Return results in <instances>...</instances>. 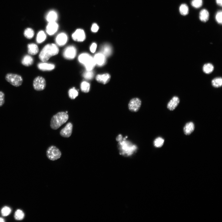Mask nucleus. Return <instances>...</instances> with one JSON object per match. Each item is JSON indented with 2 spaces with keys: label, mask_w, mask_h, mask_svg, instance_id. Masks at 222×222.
<instances>
[{
  "label": "nucleus",
  "mask_w": 222,
  "mask_h": 222,
  "mask_svg": "<svg viewBox=\"0 0 222 222\" xmlns=\"http://www.w3.org/2000/svg\"><path fill=\"white\" fill-rule=\"evenodd\" d=\"M59 49L58 46L54 44L46 45L43 48L39 55L40 60L45 62L47 61L53 56L58 54Z\"/></svg>",
  "instance_id": "1"
},
{
  "label": "nucleus",
  "mask_w": 222,
  "mask_h": 222,
  "mask_svg": "<svg viewBox=\"0 0 222 222\" xmlns=\"http://www.w3.org/2000/svg\"><path fill=\"white\" fill-rule=\"evenodd\" d=\"M69 116L66 112H60L54 116L51 119L50 126L54 130L57 129L68 120Z\"/></svg>",
  "instance_id": "2"
},
{
  "label": "nucleus",
  "mask_w": 222,
  "mask_h": 222,
  "mask_svg": "<svg viewBox=\"0 0 222 222\" xmlns=\"http://www.w3.org/2000/svg\"><path fill=\"white\" fill-rule=\"evenodd\" d=\"M126 138L123 139V141L120 142L118 144L119 148L120 150V153L122 155L125 157H129L132 155L135 152L137 147L129 142L126 141Z\"/></svg>",
  "instance_id": "3"
},
{
  "label": "nucleus",
  "mask_w": 222,
  "mask_h": 222,
  "mask_svg": "<svg viewBox=\"0 0 222 222\" xmlns=\"http://www.w3.org/2000/svg\"><path fill=\"white\" fill-rule=\"evenodd\" d=\"M78 60L81 63L84 65L87 71L92 70L96 65L94 58L87 53L81 54L79 56Z\"/></svg>",
  "instance_id": "4"
},
{
  "label": "nucleus",
  "mask_w": 222,
  "mask_h": 222,
  "mask_svg": "<svg viewBox=\"0 0 222 222\" xmlns=\"http://www.w3.org/2000/svg\"><path fill=\"white\" fill-rule=\"evenodd\" d=\"M5 78L10 84L16 87L21 86L23 81L22 76L13 73L7 74L5 77Z\"/></svg>",
  "instance_id": "5"
},
{
  "label": "nucleus",
  "mask_w": 222,
  "mask_h": 222,
  "mask_svg": "<svg viewBox=\"0 0 222 222\" xmlns=\"http://www.w3.org/2000/svg\"><path fill=\"white\" fill-rule=\"evenodd\" d=\"M46 154L48 158L52 161H55L59 159L61 156V153L59 150L54 146L49 148L46 152Z\"/></svg>",
  "instance_id": "6"
},
{
  "label": "nucleus",
  "mask_w": 222,
  "mask_h": 222,
  "mask_svg": "<svg viewBox=\"0 0 222 222\" xmlns=\"http://www.w3.org/2000/svg\"><path fill=\"white\" fill-rule=\"evenodd\" d=\"M141 104L142 102L138 98H133L129 103L128 109L131 112H136L140 109Z\"/></svg>",
  "instance_id": "7"
},
{
  "label": "nucleus",
  "mask_w": 222,
  "mask_h": 222,
  "mask_svg": "<svg viewBox=\"0 0 222 222\" xmlns=\"http://www.w3.org/2000/svg\"><path fill=\"white\" fill-rule=\"evenodd\" d=\"M46 86V81L43 77L38 76L35 79L33 82L34 89L37 91L44 90Z\"/></svg>",
  "instance_id": "8"
},
{
  "label": "nucleus",
  "mask_w": 222,
  "mask_h": 222,
  "mask_svg": "<svg viewBox=\"0 0 222 222\" xmlns=\"http://www.w3.org/2000/svg\"><path fill=\"white\" fill-rule=\"evenodd\" d=\"M77 54V50L74 46H70L64 50L63 55L66 59L72 60L75 58Z\"/></svg>",
  "instance_id": "9"
},
{
  "label": "nucleus",
  "mask_w": 222,
  "mask_h": 222,
  "mask_svg": "<svg viewBox=\"0 0 222 222\" xmlns=\"http://www.w3.org/2000/svg\"><path fill=\"white\" fill-rule=\"evenodd\" d=\"M72 38L76 42H83L86 39V34L84 31L81 29H77L72 34Z\"/></svg>",
  "instance_id": "10"
},
{
  "label": "nucleus",
  "mask_w": 222,
  "mask_h": 222,
  "mask_svg": "<svg viewBox=\"0 0 222 222\" xmlns=\"http://www.w3.org/2000/svg\"><path fill=\"white\" fill-rule=\"evenodd\" d=\"M180 102V100L179 97L177 96H174L168 103L167 109L170 111H174L178 106Z\"/></svg>",
  "instance_id": "11"
},
{
  "label": "nucleus",
  "mask_w": 222,
  "mask_h": 222,
  "mask_svg": "<svg viewBox=\"0 0 222 222\" xmlns=\"http://www.w3.org/2000/svg\"><path fill=\"white\" fill-rule=\"evenodd\" d=\"M73 127L72 124L70 122L68 123L60 132L61 136L65 138L70 137L72 133Z\"/></svg>",
  "instance_id": "12"
},
{
  "label": "nucleus",
  "mask_w": 222,
  "mask_h": 222,
  "mask_svg": "<svg viewBox=\"0 0 222 222\" xmlns=\"http://www.w3.org/2000/svg\"><path fill=\"white\" fill-rule=\"evenodd\" d=\"M68 35L65 33H62L59 34L56 38V42L57 44L60 46L64 45L68 42Z\"/></svg>",
  "instance_id": "13"
},
{
  "label": "nucleus",
  "mask_w": 222,
  "mask_h": 222,
  "mask_svg": "<svg viewBox=\"0 0 222 222\" xmlns=\"http://www.w3.org/2000/svg\"><path fill=\"white\" fill-rule=\"evenodd\" d=\"M58 29V25L56 22H49L46 28V32L49 35L56 33Z\"/></svg>",
  "instance_id": "14"
},
{
  "label": "nucleus",
  "mask_w": 222,
  "mask_h": 222,
  "mask_svg": "<svg viewBox=\"0 0 222 222\" xmlns=\"http://www.w3.org/2000/svg\"><path fill=\"white\" fill-rule=\"evenodd\" d=\"M195 125L192 122H187L183 128V132L185 135L189 136L194 131Z\"/></svg>",
  "instance_id": "15"
},
{
  "label": "nucleus",
  "mask_w": 222,
  "mask_h": 222,
  "mask_svg": "<svg viewBox=\"0 0 222 222\" xmlns=\"http://www.w3.org/2000/svg\"><path fill=\"white\" fill-rule=\"evenodd\" d=\"M209 18V14L208 10L204 9L201 10L199 14V19L201 22H207Z\"/></svg>",
  "instance_id": "16"
},
{
  "label": "nucleus",
  "mask_w": 222,
  "mask_h": 222,
  "mask_svg": "<svg viewBox=\"0 0 222 222\" xmlns=\"http://www.w3.org/2000/svg\"><path fill=\"white\" fill-rule=\"evenodd\" d=\"M38 66L39 70L43 71L52 70L55 68L54 64L45 63H39Z\"/></svg>",
  "instance_id": "17"
},
{
  "label": "nucleus",
  "mask_w": 222,
  "mask_h": 222,
  "mask_svg": "<svg viewBox=\"0 0 222 222\" xmlns=\"http://www.w3.org/2000/svg\"><path fill=\"white\" fill-rule=\"evenodd\" d=\"M96 79L98 82L105 84L109 81L111 79V76L108 74L102 75H98L97 76Z\"/></svg>",
  "instance_id": "18"
},
{
  "label": "nucleus",
  "mask_w": 222,
  "mask_h": 222,
  "mask_svg": "<svg viewBox=\"0 0 222 222\" xmlns=\"http://www.w3.org/2000/svg\"><path fill=\"white\" fill-rule=\"evenodd\" d=\"M96 64L101 66L104 65L105 63V56L101 53L96 54L94 58Z\"/></svg>",
  "instance_id": "19"
},
{
  "label": "nucleus",
  "mask_w": 222,
  "mask_h": 222,
  "mask_svg": "<svg viewBox=\"0 0 222 222\" xmlns=\"http://www.w3.org/2000/svg\"><path fill=\"white\" fill-rule=\"evenodd\" d=\"M28 53L31 55H35L39 52V49L37 45L34 44H30L28 45Z\"/></svg>",
  "instance_id": "20"
},
{
  "label": "nucleus",
  "mask_w": 222,
  "mask_h": 222,
  "mask_svg": "<svg viewBox=\"0 0 222 222\" xmlns=\"http://www.w3.org/2000/svg\"><path fill=\"white\" fill-rule=\"evenodd\" d=\"M46 18L49 22H56L58 18V14L54 11H50L46 15Z\"/></svg>",
  "instance_id": "21"
},
{
  "label": "nucleus",
  "mask_w": 222,
  "mask_h": 222,
  "mask_svg": "<svg viewBox=\"0 0 222 222\" xmlns=\"http://www.w3.org/2000/svg\"><path fill=\"white\" fill-rule=\"evenodd\" d=\"M34 63L33 58L32 56L29 55L25 56L22 61V64L26 66H29L32 65Z\"/></svg>",
  "instance_id": "22"
},
{
  "label": "nucleus",
  "mask_w": 222,
  "mask_h": 222,
  "mask_svg": "<svg viewBox=\"0 0 222 222\" xmlns=\"http://www.w3.org/2000/svg\"><path fill=\"white\" fill-rule=\"evenodd\" d=\"M214 69V66L211 63L205 64L203 68V70L206 74H210L212 73Z\"/></svg>",
  "instance_id": "23"
},
{
  "label": "nucleus",
  "mask_w": 222,
  "mask_h": 222,
  "mask_svg": "<svg viewBox=\"0 0 222 222\" xmlns=\"http://www.w3.org/2000/svg\"><path fill=\"white\" fill-rule=\"evenodd\" d=\"M179 12L183 16L188 15L189 12L188 6L186 4L183 3L180 5L179 8Z\"/></svg>",
  "instance_id": "24"
},
{
  "label": "nucleus",
  "mask_w": 222,
  "mask_h": 222,
  "mask_svg": "<svg viewBox=\"0 0 222 222\" xmlns=\"http://www.w3.org/2000/svg\"><path fill=\"white\" fill-rule=\"evenodd\" d=\"M212 85L215 88H219L222 85V79L221 77H216L211 81Z\"/></svg>",
  "instance_id": "25"
},
{
  "label": "nucleus",
  "mask_w": 222,
  "mask_h": 222,
  "mask_svg": "<svg viewBox=\"0 0 222 222\" xmlns=\"http://www.w3.org/2000/svg\"><path fill=\"white\" fill-rule=\"evenodd\" d=\"M164 139L161 137H158L154 139L153 142L154 146L156 148H161L164 145Z\"/></svg>",
  "instance_id": "26"
},
{
  "label": "nucleus",
  "mask_w": 222,
  "mask_h": 222,
  "mask_svg": "<svg viewBox=\"0 0 222 222\" xmlns=\"http://www.w3.org/2000/svg\"><path fill=\"white\" fill-rule=\"evenodd\" d=\"M46 35L43 31H40L38 33L36 38L37 42L38 44L42 43L45 40Z\"/></svg>",
  "instance_id": "27"
},
{
  "label": "nucleus",
  "mask_w": 222,
  "mask_h": 222,
  "mask_svg": "<svg viewBox=\"0 0 222 222\" xmlns=\"http://www.w3.org/2000/svg\"><path fill=\"white\" fill-rule=\"evenodd\" d=\"M102 51V54L105 56H108L110 55L112 52L111 46L109 45H105L103 46Z\"/></svg>",
  "instance_id": "28"
},
{
  "label": "nucleus",
  "mask_w": 222,
  "mask_h": 222,
  "mask_svg": "<svg viewBox=\"0 0 222 222\" xmlns=\"http://www.w3.org/2000/svg\"><path fill=\"white\" fill-rule=\"evenodd\" d=\"M24 35L25 37L28 39H31L34 37V32L33 29L28 28L24 31Z\"/></svg>",
  "instance_id": "29"
},
{
  "label": "nucleus",
  "mask_w": 222,
  "mask_h": 222,
  "mask_svg": "<svg viewBox=\"0 0 222 222\" xmlns=\"http://www.w3.org/2000/svg\"><path fill=\"white\" fill-rule=\"evenodd\" d=\"M90 85L89 83L87 82H82L81 85V90L84 93H88L90 90Z\"/></svg>",
  "instance_id": "30"
},
{
  "label": "nucleus",
  "mask_w": 222,
  "mask_h": 222,
  "mask_svg": "<svg viewBox=\"0 0 222 222\" xmlns=\"http://www.w3.org/2000/svg\"><path fill=\"white\" fill-rule=\"evenodd\" d=\"M203 4V0H192L191 4L194 8L198 9L202 6Z\"/></svg>",
  "instance_id": "31"
},
{
  "label": "nucleus",
  "mask_w": 222,
  "mask_h": 222,
  "mask_svg": "<svg viewBox=\"0 0 222 222\" xmlns=\"http://www.w3.org/2000/svg\"><path fill=\"white\" fill-rule=\"evenodd\" d=\"M24 216V214L22 210L18 209L15 212L14 215V217L15 219L21 220L23 219Z\"/></svg>",
  "instance_id": "32"
},
{
  "label": "nucleus",
  "mask_w": 222,
  "mask_h": 222,
  "mask_svg": "<svg viewBox=\"0 0 222 222\" xmlns=\"http://www.w3.org/2000/svg\"><path fill=\"white\" fill-rule=\"evenodd\" d=\"M69 95L71 99H75V98L78 96L79 95V92L74 87L73 88L70 89L68 92Z\"/></svg>",
  "instance_id": "33"
},
{
  "label": "nucleus",
  "mask_w": 222,
  "mask_h": 222,
  "mask_svg": "<svg viewBox=\"0 0 222 222\" xmlns=\"http://www.w3.org/2000/svg\"><path fill=\"white\" fill-rule=\"evenodd\" d=\"M94 72L91 71H87L83 74V76L86 79L90 80L93 78L94 77Z\"/></svg>",
  "instance_id": "34"
},
{
  "label": "nucleus",
  "mask_w": 222,
  "mask_h": 222,
  "mask_svg": "<svg viewBox=\"0 0 222 222\" xmlns=\"http://www.w3.org/2000/svg\"><path fill=\"white\" fill-rule=\"evenodd\" d=\"M11 209L8 206H5L1 210V213L3 216H6L9 215L11 213Z\"/></svg>",
  "instance_id": "35"
},
{
  "label": "nucleus",
  "mask_w": 222,
  "mask_h": 222,
  "mask_svg": "<svg viewBox=\"0 0 222 222\" xmlns=\"http://www.w3.org/2000/svg\"><path fill=\"white\" fill-rule=\"evenodd\" d=\"M215 17L217 23L221 25L222 23V12L221 10H219L216 13Z\"/></svg>",
  "instance_id": "36"
},
{
  "label": "nucleus",
  "mask_w": 222,
  "mask_h": 222,
  "mask_svg": "<svg viewBox=\"0 0 222 222\" xmlns=\"http://www.w3.org/2000/svg\"><path fill=\"white\" fill-rule=\"evenodd\" d=\"M5 102V95L4 93L0 91V107L2 106Z\"/></svg>",
  "instance_id": "37"
},
{
  "label": "nucleus",
  "mask_w": 222,
  "mask_h": 222,
  "mask_svg": "<svg viewBox=\"0 0 222 222\" xmlns=\"http://www.w3.org/2000/svg\"><path fill=\"white\" fill-rule=\"evenodd\" d=\"M99 28V27L98 25L94 23L92 25L91 30L92 32L96 33L97 32Z\"/></svg>",
  "instance_id": "38"
},
{
  "label": "nucleus",
  "mask_w": 222,
  "mask_h": 222,
  "mask_svg": "<svg viewBox=\"0 0 222 222\" xmlns=\"http://www.w3.org/2000/svg\"><path fill=\"white\" fill-rule=\"evenodd\" d=\"M97 47V44L95 43H93L90 47V50L92 53H94L96 50Z\"/></svg>",
  "instance_id": "39"
},
{
  "label": "nucleus",
  "mask_w": 222,
  "mask_h": 222,
  "mask_svg": "<svg viewBox=\"0 0 222 222\" xmlns=\"http://www.w3.org/2000/svg\"><path fill=\"white\" fill-rule=\"evenodd\" d=\"M122 136L121 135H118L116 139L117 141L120 142L122 141Z\"/></svg>",
  "instance_id": "40"
},
{
  "label": "nucleus",
  "mask_w": 222,
  "mask_h": 222,
  "mask_svg": "<svg viewBox=\"0 0 222 222\" xmlns=\"http://www.w3.org/2000/svg\"><path fill=\"white\" fill-rule=\"evenodd\" d=\"M216 3L218 6L221 7L222 6V0H216Z\"/></svg>",
  "instance_id": "41"
},
{
  "label": "nucleus",
  "mask_w": 222,
  "mask_h": 222,
  "mask_svg": "<svg viewBox=\"0 0 222 222\" xmlns=\"http://www.w3.org/2000/svg\"><path fill=\"white\" fill-rule=\"evenodd\" d=\"M5 222L4 219L1 218H0V222Z\"/></svg>",
  "instance_id": "42"
},
{
  "label": "nucleus",
  "mask_w": 222,
  "mask_h": 222,
  "mask_svg": "<svg viewBox=\"0 0 222 222\" xmlns=\"http://www.w3.org/2000/svg\"><path fill=\"white\" fill-rule=\"evenodd\" d=\"M66 113H68V111H66Z\"/></svg>",
  "instance_id": "43"
}]
</instances>
